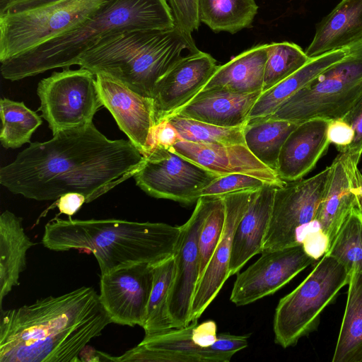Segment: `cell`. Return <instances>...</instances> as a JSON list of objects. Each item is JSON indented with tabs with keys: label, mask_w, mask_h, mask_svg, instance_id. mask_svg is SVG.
I'll list each match as a JSON object with an SVG mask.
<instances>
[{
	"label": "cell",
	"mask_w": 362,
	"mask_h": 362,
	"mask_svg": "<svg viewBox=\"0 0 362 362\" xmlns=\"http://www.w3.org/2000/svg\"><path fill=\"white\" fill-rule=\"evenodd\" d=\"M327 138L339 153L346 152L354 138V131L344 118L328 121Z\"/></svg>",
	"instance_id": "obj_39"
},
{
	"label": "cell",
	"mask_w": 362,
	"mask_h": 362,
	"mask_svg": "<svg viewBox=\"0 0 362 362\" xmlns=\"http://www.w3.org/2000/svg\"><path fill=\"white\" fill-rule=\"evenodd\" d=\"M269 184L264 180L253 176L233 173L215 179L200 191L199 197L204 196L222 197L238 192L255 191Z\"/></svg>",
	"instance_id": "obj_37"
},
{
	"label": "cell",
	"mask_w": 362,
	"mask_h": 362,
	"mask_svg": "<svg viewBox=\"0 0 362 362\" xmlns=\"http://www.w3.org/2000/svg\"><path fill=\"white\" fill-rule=\"evenodd\" d=\"M180 140H181L180 137L175 128L167 119H165L156 124L152 129L150 151L156 148H170Z\"/></svg>",
	"instance_id": "obj_40"
},
{
	"label": "cell",
	"mask_w": 362,
	"mask_h": 362,
	"mask_svg": "<svg viewBox=\"0 0 362 362\" xmlns=\"http://www.w3.org/2000/svg\"><path fill=\"white\" fill-rule=\"evenodd\" d=\"M330 173L331 165L310 178L276 187L262 252L301 244L325 194Z\"/></svg>",
	"instance_id": "obj_10"
},
{
	"label": "cell",
	"mask_w": 362,
	"mask_h": 362,
	"mask_svg": "<svg viewBox=\"0 0 362 362\" xmlns=\"http://www.w3.org/2000/svg\"><path fill=\"white\" fill-rule=\"evenodd\" d=\"M218 177L171 148L151 149L133 176L136 185L151 197L184 204L197 202L200 191Z\"/></svg>",
	"instance_id": "obj_12"
},
{
	"label": "cell",
	"mask_w": 362,
	"mask_h": 362,
	"mask_svg": "<svg viewBox=\"0 0 362 362\" xmlns=\"http://www.w3.org/2000/svg\"><path fill=\"white\" fill-rule=\"evenodd\" d=\"M110 0H60L0 16V62L81 25Z\"/></svg>",
	"instance_id": "obj_8"
},
{
	"label": "cell",
	"mask_w": 362,
	"mask_h": 362,
	"mask_svg": "<svg viewBox=\"0 0 362 362\" xmlns=\"http://www.w3.org/2000/svg\"><path fill=\"white\" fill-rule=\"evenodd\" d=\"M153 274L154 265L140 263L101 274L99 297L112 322L143 327Z\"/></svg>",
	"instance_id": "obj_15"
},
{
	"label": "cell",
	"mask_w": 362,
	"mask_h": 362,
	"mask_svg": "<svg viewBox=\"0 0 362 362\" xmlns=\"http://www.w3.org/2000/svg\"><path fill=\"white\" fill-rule=\"evenodd\" d=\"M328 121L314 118L298 124L280 151L276 173L285 182L302 179L316 165L331 144Z\"/></svg>",
	"instance_id": "obj_20"
},
{
	"label": "cell",
	"mask_w": 362,
	"mask_h": 362,
	"mask_svg": "<svg viewBox=\"0 0 362 362\" xmlns=\"http://www.w3.org/2000/svg\"><path fill=\"white\" fill-rule=\"evenodd\" d=\"M218 66L211 55L200 50L183 56L154 87L155 125L189 103L202 91Z\"/></svg>",
	"instance_id": "obj_16"
},
{
	"label": "cell",
	"mask_w": 362,
	"mask_h": 362,
	"mask_svg": "<svg viewBox=\"0 0 362 362\" xmlns=\"http://www.w3.org/2000/svg\"><path fill=\"white\" fill-rule=\"evenodd\" d=\"M356 206L362 216V187L356 191Z\"/></svg>",
	"instance_id": "obj_46"
},
{
	"label": "cell",
	"mask_w": 362,
	"mask_h": 362,
	"mask_svg": "<svg viewBox=\"0 0 362 362\" xmlns=\"http://www.w3.org/2000/svg\"><path fill=\"white\" fill-rule=\"evenodd\" d=\"M175 26L167 0H110L74 29L1 62V73L15 81L69 68L88 50L123 33Z\"/></svg>",
	"instance_id": "obj_3"
},
{
	"label": "cell",
	"mask_w": 362,
	"mask_h": 362,
	"mask_svg": "<svg viewBox=\"0 0 362 362\" xmlns=\"http://www.w3.org/2000/svg\"><path fill=\"white\" fill-rule=\"evenodd\" d=\"M84 203H86V198L83 194L78 192H69L58 199L57 206L60 214L71 217Z\"/></svg>",
	"instance_id": "obj_45"
},
{
	"label": "cell",
	"mask_w": 362,
	"mask_h": 362,
	"mask_svg": "<svg viewBox=\"0 0 362 362\" xmlns=\"http://www.w3.org/2000/svg\"><path fill=\"white\" fill-rule=\"evenodd\" d=\"M172 11L175 26L188 36L197 30L200 22L198 0H167Z\"/></svg>",
	"instance_id": "obj_38"
},
{
	"label": "cell",
	"mask_w": 362,
	"mask_h": 362,
	"mask_svg": "<svg viewBox=\"0 0 362 362\" xmlns=\"http://www.w3.org/2000/svg\"><path fill=\"white\" fill-rule=\"evenodd\" d=\"M60 0H0V16L42 7Z\"/></svg>",
	"instance_id": "obj_44"
},
{
	"label": "cell",
	"mask_w": 362,
	"mask_h": 362,
	"mask_svg": "<svg viewBox=\"0 0 362 362\" xmlns=\"http://www.w3.org/2000/svg\"><path fill=\"white\" fill-rule=\"evenodd\" d=\"M310 59L305 52L293 42L268 44L262 92L293 74Z\"/></svg>",
	"instance_id": "obj_35"
},
{
	"label": "cell",
	"mask_w": 362,
	"mask_h": 362,
	"mask_svg": "<svg viewBox=\"0 0 362 362\" xmlns=\"http://www.w3.org/2000/svg\"><path fill=\"white\" fill-rule=\"evenodd\" d=\"M174 274V256L154 265L153 286L142 327L146 336L173 329L168 313V301Z\"/></svg>",
	"instance_id": "obj_30"
},
{
	"label": "cell",
	"mask_w": 362,
	"mask_h": 362,
	"mask_svg": "<svg viewBox=\"0 0 362 362\" xmlns=\"http://www.w3.org/2000/svg\"><path fill=\"white\" fill-rule=\"evenodd\" d=\"M35 245L25 234L22 218L8 210L0 216V306L4 297L19 284L26 268L27 251Z\"/></svg>",
	"instance_id": "obj_25"
},
{
	"label": "cell",
	"mask_w": 362,
	"mask_h": 362,
	"mask_svg": "<svg viewBox=\"0 0 362 362\" xmlns=\"http://www.w3.org/2000/svg\"><path fill=\"white\" fill-rule=\"evenodd\" d=\"M349 279L346 268L324 254L308 276L279 301L273 321L275 342L284 349L293 346L315 330L322 313Z\"/></svg>",
	"instance_id": "obj_7"
},
{
	"label": "cell",
	"mask_w": 362,
	"mask_h": 362,
	"mask_svg": "<svg viewBox=\"0 0 362 362\" xmlns=\"http://www.w3.org/2000/svg\"><path fill=\"white\" fill-rule=\"evenodd\" d=\"M349 47L312 58L293 74L262 92L249 115V119L272 115L289 98L308 85L320 74L343 59Z\"/></svg>",
	"instance_id": "obj_26"
},
{
	"label": "cell",
	"mask_w": 362,
	"mask_h": 362,
	"mask_svg": "<svg viewBox=\"0 0 362 362\" xmlns=\"http://www.w3.org/2000/svg\"><path fill=\"white\" fill-rule=\"evenodd\" d=\"M332 362L362 361V273L352 272Z\"/></svg>",
	"instance_id": "obj_27"
},
{
	"label": "cell",
	"mask_w": 362,
	"mask_h": 362,
	"mask_svg": "<svg viewBox=\"0 0 362 362\" xmlns=\"http://www.w3.org/2000/svg\"><path fill=\"white\" fill-rule=\"evenodd\" d=\"M224 223L225 206L223 197H215L199 236V276L198 281L202 277L221 239Z\"/></svg>",
	"instance_id": "obj_36"
},
{
	"label": "cell",
	"mask_w": 362,
	"mask_h": 362,
	"mask_svg": "<svg viewBox=\"0 0 362 362\" xmlns=\"http://www.w3.org/2000/svg\"><path fill=\"white\" fill-rule=\"evenodd\" d=\"M354 131V138L346 152L361 158L362 155V99L344 117Z\"/></svg>",
	"instance_id": "obj_41"
},
{
	"label": "cell",
	"mask_w": 362,
	"mask_h": 362,
	"mask_svg": "<svg viewBox=\"0 0 362 362\" xmlns=\"http://www.w3.org/2000/svg\"><path fill=\"white\" fill-rule=\"evenodd\" d=\"M96 81L103 106L112 114L119 128L144 156L150 151L155 126L153 101L119 81L103 74Z\"/></svg>",
	"instance_id": "obj_18"
},
{
	"label": "cell",
	"mask_w": 362,
	"mask_h": 362,
	"mask_svg": "<svg viewBox=\"0 0 362 362\" xmlns=\"http://www.w3.org/2000/svg\"><path fill=\"white\" fill-rule=\"evenodd\" d=\"M144 160L129 139H110L91 123L30 143L0 168V184L36 201L78 192L89 203L133 177Z\"/></svg>",
	"instance_id": "obj_1"
},
{
	"label": "cell",
	"mask_w": 362,
	"mask_h": 362,
	"mask_svg": "<svg viewBox=\"0 0 362 362\" xmlns=\"http://www.w3.org/2000/svg\"><path fill=\"white\" fill-rule=\"evenodd\" d=\"M268 44L256 45L218 66L202 90L219 88L239 93L262 92Z\"/></svg>",
	"instance_id": "obj_24"
},
{
	"label": "cell",
	"mask_w": 362,
	"mask_h": 362,
	"mask_svg": "<svg viewBox=\"0 0 362 362\" xmlns=\"http://www.w3.org/2000/svg\"><path fill=\"white\" fill-rule=\"evenodd\" d=\"M1 129L0 141L6 148H17L29 143L32 134L42 124V119L24 103L0 100Z\"/></svg>",
	"instance_id": "obj_31"
},
{
	"label": "cell",
	"mask_w": 362,
	"mask_h": 362,
	"mask_svg": "<svg viewBox=\"0 0 362 362\" xmlns=\"http://www.w3.org/2000/svg\"><path fill=\"white\" fill-rule=\"evenodd\" d=\"M112 321L93 287L0 310V362H76Z\"/></svg>",
	"instance_id": "obj_2"
},
{
	"label": "cell",
	"mask_w": 362,
	"mask_h": 362,
	"mask_svg": "<svg viewBox=\"0 0 362 362\" xmlns=\"http://www.w3.org/2000/svg\"><path fill=\"white\" fill-rule=\"evenodd\" d=\"M257 10L254 0H198L199 22L215 33L235 34L250 28Z\"/></svg>",
	"instance_id": "obj_29"
},
{
	"label": "cell",
	"mask_w": 362,
	"mask_h": 362,
	"mask_svg": "<svg viewBox=\"0 0 362 362\" xmlns=\"http://www.w3.org/2000/svg\"><path fill=\"white\" fill-rule=\"evenodd\" d=\"M261 93L219 88L202 90L175 114L223 127H243Z\"/></svg>",
	"instance_id": "obj_21"
},
{
	"label": "cell",
	"mask_w": 362,
	"mask_h": 362,
	"mask_svg": "<svg viewBox=\"0 0 362 362\" xmlns=\"http://www.w3.org/2000/svg\"><path fill=\"white\" fill-rule=\"evenodd\" d=\"M214 197H200L189 218L180 226V235L173 255L175 274L168 301L173 328L190 324L191 303L199 276V236Z\"/></svg>",
	"instance_id": "obj_13"
},
{
	"label": "cell",
	"mask_w": 362,
	"mask_h": 362,
	"mask_svg": "<svg viewBox=\"0 0 362 362\" xmlns=\"http://www.w3.org/2000/svg\"><path fill=\"white\" fill-rule=\"evenodd\" d=\"M261 254L256 262L237 275L230 296L237 306L274 294L315 262L302 244Z\"/></svg>",
	"instance_id": "obj_14"
},
{
	"label": "cell",
	"mask_w": 362,
	"mask_h": 362,
	"mask_svg": "<svg viewBox=\"0 0 362 362\" xmlns=\"http://www.w3.org/2000/svg\"><path fill=\"white\" fill-rule=\"evenodd\" d=\"M362 40V0H341L317 25L305 49L310 59Z\"/></svg>",
	"instance_id": "obj_23"
},
{
	"label": "cell",
	"mask_w": 362,
	"mask_h": 362,
	"mask_svg": "<svg viewBox=\"0 0 362 362\" xmlns=\"http://www.w3.org/2000/svg\"><path fill=\"white\" fill-rule=\"evenodd\" d=\"M166 119L183 141L211 144H245L243 127H223L177 114Z\"/></svg>",
	"instance_id": "obj_34"
},
{
	"label": "cell",
	"mask_w": 362,
	"mask_h": 362,
	"mask_svg": "<svg viewBox=\"0 0 362 362\" xmlns=\"http://www.w3.org/2000/svg\"><path fill=\"white\" fill-rule=\"evenodd\" d=\"M326 254L334 257L350 274L362 273V216L357 206L345 220Z\"/></svg>",
	"instance_id": "obj_33"
},
{
	"label": "cell",
	"mask_w": 362,
	"mask_h": 362,
	"mask_svg": "<svg viewBox=\"0 0 362 362\" xmlns=\"http://www.w3.org/2000/svg\"><path fill=\"white\" fill-rule=\"evenodd\" d=\"M362 99V40L284 102L269 117L300 123L344 117Z\"/></svg>",
	"instance_id": "obj_6"
},
{
	"label": "cell",
	"mask_w": 362,
	"mask_h": 362,
	"mask_svg": "<svg viewBox=\"0 0 362 362\" xmlns=\"http://www.w3.org/2000/svg\"><path fill=\"white\" fill-rule=\"evenodd\" d=\"M197 320L181 328L144 337L139 345L153 349L177 352L195 358L197 362H229L232 355L218 353L197 346L192 339V329Z\"/></svg>",
	"instance_id": "obj_32"
},
{
	"label": "cell",
	"mask_w": 362,
	"mask_h": 362,
	"mask_svg": "<svg viewBox=\"0 0 362 362\" xmlns=\"http://www.w3.org/2000/svg\"><path fill=\"white\" fill-rule=\"evenodd\" d=\"M254 192H238L222 196L225 206L224 227L210 261L197 284L190 308V323L201 317L230 277L233 235Z\"/></svg>",
	"instance_id": "obj_17"
},
{
	"label": "cell",
	"mask_w": 362,
	"mask_h": 362,
	"mask_svg": "<svg viewBox=\"0 0 362 362\" xmlns=\"http://www.w3.org/2000/svg\"><path fill=\"white\" fill-rule=\"evenodd\" d=\"M216 323L211 320L197 324L192 329V339L194 344L202 348H209L217 339Z\"/></svg>",
	"instance_id": "obj_43"
},
{
	"label": "cell",
	"mask_w": 362,
	"mask_h": 362,
	"mask_svg": "<svg viewBox=\"0 0 362 362\" xmlns=\"http://www.w3.org/2000/svg\"><path fill=\"white\" fill-rule=\"evenodd\" d=\"M180 226L122 219H61L45 226L43 245L54 251L93 254L101 274L140 263L156 265L173 256Z\"/></svg>",
	"instance_id": "obj_4"
},
{
	"label": "cell",
	"mask_w": 362,
	"mask_h": 362,
	"mask_svg": "<svg viewBox=\"0 0 362 362\" xmlns=\"http://www.w3.org/2000/svg\"><path fill=\"white\" fill-rule=\"evenodd\" d=\"M298 124L269 116L248 119L243 129L245 145L260 162L276 172L283 144Z\"/></svg>",
	"instance_id": "obj_28"
},
{
	"label": "cell",
	"mask_w": 362,
	"mask_h": 362,
	"mask_svg": "<svg viewBox=\"0 0 362 362\" xmlns=\"http://www.w3.org/2000/svg\"><path fill=\"white\" fill-rule=\"evenodd\" d=\"M250 334L233 335L228 333H221L217 339L209 348L216 352L233 356L236 352L247 346V340Z\"/></svg>",
	"instance_id": "obj_42"
},
{
	"label": "cell",
	"mask_w": 362,
	"mask_h": 362,
	"mask_svg": "<svg viewBox=\"0 0 362 362\" xmlns=\"http://www.w3.org/2000/svg\"><path fill=\"white\" fill-rule=\"evenodd\" d=\"M276 187L267 185L252 193L233 235L230 276L238 273L255 255L262 252Z\"/></svg>",
	"instance_id": "obj_22"
},
{
	"label": "cell",
	"mask_w": 362,
	"mask_h": 362,
	"mask_svg": "<svg viewBox=\"0 0 362 362\" xmlns=\"http://www.w3.org/2000/svg\"><path fill=\"white\" fill-rule=\"evenodd\" d=\"M185 49L199 50L192 37L176 26L167 30H134L88 50L76 65L95 75L108 76L152 98L157 81L184 56Z\"/></svg>",
	"instance_id": "obj_5"
},
{
	"label": "cell",
	"mask_w": 362,
	"mask_h": 362,
	"mask_svg": "<svg viewBox=\"0 0 362 362\" xmlns=\"http://www.w3.org/2000/svg\"><path fill=\"white\" fill-rule=\"evenodd\" d=\"M37 93L41 116L53 134L93 123L103 106L96 76L81 67L53 72L38 83Z\"/></svg>",
	"instance_id": "obj_9"
},
{
	"label": "cell",
	"mask_w": 362,
	"mask_h": 362,
	"mask_svg": "<svg viewBox=\"0 0 362 362\" xmlns=\"http://www.w3.org/2000/svg\"><path fill=\"white\" fill-rule=\"evenodd\" d=\"M361 158L349 152L339 153L331 165L325 194L314 221L303 236L301 244L315 260L328 250L345 220L356 206V191L362 187L358 168Z\"/></svg>",
	"instance_id": "obj_11"
},
{
	"label": "cell",
	"mask_w": 362,
	"mask_h": 362,
	"mask_svg": "<svg viewBox=\"0 0 362 362\" xmlns=\"http://www.w3.org/2000/svg\"><path fill=\"white\" fill-rule=\"evenodd\" d=\"M171 148L181 156L219 176L245 174L276 187L286 183L275 171L260 162L245 144H211L180 140Z\"/></svg>",
	"instance_id": "obj_19"
}]
</instances>
